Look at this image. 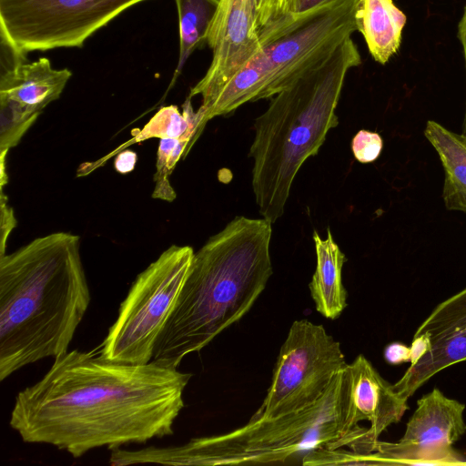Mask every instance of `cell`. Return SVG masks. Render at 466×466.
Returning a JSON list of instances; mask_svg holds the SVG:
<instances>
[{
	"label": "cell",
	"mask_w": 466,
	"mask_h": 466,
	"mask_svg": "<svg viewBox=\"0 0 466 466\" xmlns=\"http://www.w3.org/2000/svg\"><path fill=\"white\" fill-rule=\"evenodd\" d=\"M191 373L151 360L119 363L74 350L19 391L9 424L25 442L43 443L74 458L172 435Z\"/></svg>",
	"instance_id": "6da1fadb"
},
{
	"label": "cell",
	"mask_w": 466,
	"mask_h": 466,
	"mask_svg": "<svg viewBox=\"0 0 466 466\" xmlns=\"http://www.w3.org/2000/svg\"><path fill=\"white\" fill-rule=\"evenodd\" d=\"M80 238H37L0 257V380L68 351L90 303Z\"/></svg>",
	"instance_id": "7a4b0ae2"
},
{
	"label": "cell",
	"mask_w": 466,
	"mask_h": 466,
	"mask_svg": "<svg viewBox=\"0 0 466 466\" xmlns=\"http://www.w3.org/2000/svg\"><path fill=\"white\" fill-rule=\"evenodd\" d=\"M271 235L269 220L238 216L194 253L153 360L177 368L248 313L273 273Z\"/></svg>",
	"instance_id": "3957f363"
},
{
	"label": "cell",
	"mask_w": 466,
	"mask_h": 466,
	"mask_svg": "<svg viewBox=\"0 0 466 466\" xmlns=\"http://www.w3.org/2000/svg\"><path fill=\"white\" fill-rule=\"evenodd\" d=\"M361 57L351 37L324 61L271 98L255 123L249 155L251 186L260 215L272 224L282 217L295 177L318 154L335 114L349 70Z\"/></svg>",
	"instance_id": "277c9868"
},
{
	"label": "cell",
	"mask_w": 466,
	"mask_h": 466,
	"mask_svg": "<svg viewBox=\"0 0 466 466\" xmlns=\"http://www.w3.org/2000/svg\"><path fill=\"white\" fill-rule=\"evenodd\" d=\"M350 366L340 370L324 394L310 406L279 417L254 418L230 432L193 438L185 444L119 449L118 465L274 464L321 448L347 446L360 453L370 443L368 429L354 424L350 411Z\"/></svg>",
	"instance_id": "5b68a950"
},
{
	"label": "cell",
	"mask_w": 466,
	"mask_h": 466,
	"mask_svg": "<svg viewBox=\"0 0 466 466\" xmlns=\"http://www.w3.org/2000/svg\"><path fill=\"white\" fill-rule=\"evenodd\" d=\"M194 250L172 245L137 275L101 345L107 360L146 364L177 301Z\"/></svg>",
	"instance_id": "8992f818"
},
{
	"label": "cell",
	"mask_w": 466,
	"mask_h": 466,
	"mask_svg": "<svg viewBox=\"0 0 466 466\" xmlns=\"http://www.w3.org/2000/svg\"><path fill=\"white\" fill-rule=\"evenodd\" d=\"M358 0H330L260 30L273 96L324 61L357 31Z\"/></svg>",
	"instance_id": "52a82bcc"
},
{
	"label": "cell",
	"mask_w": 466,
	"mask_h": 466,
	"mask_svg": "<svg viewBox=\"0 0 466 466\" xmlns=\"http://www.w3.org/2000/svg\"><path fill=\"white\" fill-rule=\"evenodd\" d=\"M347 366L339 342L322 325L295 320L280 348L266 398L253 417L271 419L310 406Z\"/></svg>",
	"instance_id": "ba28073f"
},
{
	"label": "cell",
	"mask_w": 466,
	"mask_h": 466,
	"mask_svg": "<svg viewBox=\"0 0 466 466\" xmlns=\"http://www.w3.org/2000/svg\"><path fill=\"white\" fill-rule=\"evenodd\" d=\"M147 0H0V32L25 52L81 47L112 19Z\"/></svg>",
	"instance_id": "9c48e42d"
},
{
	"label": "cell",
	"mask_w": 466,
	"mask_h": 466,
	"mask_svg": "<svg viewBox=\"0 0 466 466\" xmlns=\"http://www.w3.org/2000/svg\"><path fill=\"white\" fill-rule=\"evenodd\" d=\"M464 410L463 403L434 388L418 400L398 442L378 440L372 453L377 464L456 463L452 445L466 432Z\"/></svg>",
	"instance_id": "30bf717a"
},
{
	"label": "cell",
	"mask_w": 466,
	"mask_h": 466,
	"mask_svg": "<svg viewBox=\"0 0 466 466\" xmlns=\"http://www.w3.org/2000/svg\"><path fill=\"white\" fill-rule=\"evenodd\" d=\"M410 352V367L393 384L407 400L441 370L466 360V288L440 303L419 326Z\"/></svg>",
	"instance_id": "8fae6325"
},
{
	"label": "cell",
	"mask_w": 466,
	"mask_h": 466,
	"mask_svg": "<svg viewBox=\"0 0 466 466\" xmlns=\"http://www.w3.org/2000/svg\"><path fill=\"white\" fill-rule=\"evenodd\" d=\"M259 35L255 0H219L208 38L212 60L188 97L208 101L260 49Z\"/></svg>",
	"instance_id": "7c38bea8"
},
{
	"label": "cell",
	"mask_w": 466,
	"mask_h": 466,
	"mask_svg": "<svg viewBox=\"0 0 466 466\" xmlns=\"http://www.w3.org/2000/svg\"><path fill=\"white\" fill-rule=\"evenodd\" d=\"M350 366V411L354 424L369 420V438L376 442L387 428L399 422L408 404L362 354Z\"/></svg>",
	"instance_id": "4fadbf2b"
},
{
	"label": "cell",
	"mask_w": 466,
	"mask_h": 466,
	"mask_svg": "<svg viewBox=\"0 0 466 466\" xmlns=\"http://www.w3.org/2000/svg\"><path fill=\"white\" fill-rule=\"evenodd\" d=\"M72 76L67 68L56 69L41 57L25 62L15 70L0 75V98H7L39 111L59 98Z\"/></svg>",
	"instance_id": "5bb4252c"
},
{
	"label": "cell",
	"mask_w": 466,
	"mask_h": 466,
	"mask_svg": "<svg viewBox=\"0 0 466 466\" xmlns=\"http://www.w3.org/2000/svg\"><path fill=\"white\" fill-rule=\"evenodd\" d=\"M313 241L316 268L309 289L317 311L327 319H335L347 306V291L341 279L342 267L347 258L329 228L326 238L314 230Z\"/></svg>",
	"instance_id": "9a60e30c"
},
{
	"label": "cell",
	"mask_w": 466,
	"mask_h": 466,
	"mask_svg": "<svg viewBox=\"0 0 466 466\" xmlns=\"http://www.w3.org/2000/svg\"><path fill=\"white\" fill-rule=\"evenodd\" d=\"M357 31L364 37L371 56L384 65L400 46L406 15L392 0H358L355 9Z\"/></svg>",
	"instance_id": "2e32d148"
},
{
	"label": "cell",
	"mask_w": 466,
	"mask_h": 466,
	"mask_svg": "<svg viewBox=\"0 0 466 466\" xmlns=\"http://www.w3.org/2000/svg\"><path fill=\"white\" fill-rule=\"evenodd\" d=\"M424 136L441 162L445 208L466 213V137L433 120L426 123Z\"/></svg>",
	"instance_id": "e0dca14e"
},
{
	"label": "cell",
	"mask_w": 466,
	"mask_h": 466,
	"mask_svg": "<svg viewBox=\"0 0 466 466\" xmlns=\"http://www.w3.org/2000/svg\"><path fill=\"white\" fill-rule=\"evenodd\" d=\"M179 26V55L174 76L180 74L192 53L208 44L219 0H175Z\"/></svg>",
	"instance_id": "ac0fdd59"
},
{
	"label": "cell",
	"mask_w": 466,
	"mask_h": 466,
	"mask_svg": "<svg viewBox=\"0 0 466 466\" xmlns=\"http://www.w3.org/2000/svg\"><path fill=\"white\" fill-rule=\"evenodd\" d=\"M200 132L197 112L193 110L191 98L187 97L182 113L174 105L161 107L125 147L152 137L179 139L187 137L194 143Z\"/></svg>",
	"instance_id": "d6986e66"
},
{
	"label": "cell",
	"mask_w": 466,
	"mask_h": 466,
	"mask_svg": "<svg viewBox=\"0 0 466 466\" xmlns=\"http://www.w3.org/2000/svg\"><path fill=\"white\" fill-rule=\"evenodd\" d=\"M41 111L7 98H0V159L5 166V155L16 146L37 119Z\"/></svg>",
	"instance_id": "ffe728a7"
},
{
	"label": "cell",
	"mask_w": 466,
	"mask_h": 466,
	"mask_svg": "<svg viewBox=\"0 0 466 466\" xmlns=\"http://www.w3.org/2000/svg\"><path fill=\"white\" fill-rule=\"evenodd\" d=\"M178 139L162 138L158 144L157 155V172L154 175L156 183L152 197L166 201H173L176 193L169 182V175L172 173L168 168V158L176 147Z\"/></svg>",
	"instance_id": "44dd1931"
},
{
	"label": "cell",
	"mask_w": 466,
	"mask_h": 466,
	"mask_svg": "<svg viewBox=\"0 0 466 466\" xmlns=\"http://www.w3.org/2000/svg\"><path fill=\"white\" fill-rule=\"evenodd\" d=\"M303 0H255L259 29L295 15Z\"/></svg>",
	"instance_id": "7402d4cb"
},
{
	"label": "cell",
	"mask_w": 466,
	"mask_h": 466,
	"mask_svg": "<svg viewBox=\"0 0 466 466\" xmlns=\"http://www.w3.org/2000/svg\"><path fill=\"white\" fill-rule=\"evenodd\" d=\"M383 147L381 137L368 130H360L352 138L351 150L355 158L363 164L375 161Z\"/></svg>",
	"instance_id": "603a6c76"
},
{
	"label": "cell",
	"mask_w": 466,
	"mask_h": 466,
	"mask_svg": "<svg viewBox=\"0 0 466 466\" xmlns=\"http://www.w3.org/2000/svg\"><path fill=\"white\" fill-rule=\"evenodd\" d=\"M6 197L1 191V256L5 255L6 239L11 230L15 227L13 209L8 206ZM0 256V257H1Z\"/></svg>",
	"instance_id": "cb8c5ba5"
},
{
	"label": "cell",
	"mask_w": 466,
	"mask_h": 466,
	"mask_svg": "<svg viewBox=\"0 0 466 466\" xmlns=\"http://www.w3.org/2000/svg\"><path fill=\"white\" fill-rule=\"evenodd\" d=\"M383 356L390 365H399L404 362L410 363V347L399 341L391 342L385 347Z\"/></svg>",
	"instance_id": "d4e9b609"
},
{
	"label": "cell",
	"mask_w": 466,
	"mask_h": 466,
	"mask_svg": "<svg viewBox=\"0 0 466 466\" xmlns=\"http://www.w3.org/2000/svg\"><path fill=\"white\" fill-rule=\"evenodd\" d=\"M137 160L136 152L129 149L120 150L114 160V167L118 173L127 174L134 169Z\"/></svg>",
	"instance_id": "484cf974"
},
{
	"label": "cell",
	"mask_w": 466,
	"mask_h": 466,
	"mask_svg": "<svg viewBox=\"0 0 466 466\" xmlns=\"http://www.w3.org/2000/svg\"><path fill=\"white\" fill-rule=\"evenodd\" d=\"M458 37L462 46L464 60H465V67H466V5L464 7L463 15L459 23V25H458ZM461 134L466 137V106H465V112H464Z\"/></svg>",
	"instance_id": "4316f807"
},
{
	"label": "cell",
	"mask_w": 466,
	"mask_h": 466,
	"mask_svg": "<svg viewBox=\"0 0 466 466\" xmlns=\"http://www.w3.org/2000/svg\"><path fill=\"white\" fill-rule=\"evenodd\" d=\"M328 1H330V0H303L299 9V13H302L304 11H307V10H309L315 6H318L319 5H322Z\"/></svg>",
	"instance_id": "83f0119b"
}]
</instances>
